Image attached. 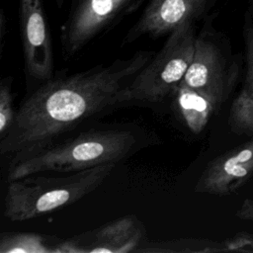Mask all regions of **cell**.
I'll return each instance as SVG.
<instances>
[{
  "mask_svg": "<svg viewBox=\"0 0 253 253\" xmlns=\"http://www.w3.org/2000/svg\"><path fill=\"white\" fill-rule=\"evenodd\" d=\"M154 53L139 50L126 59L97 65L41 84L16 110L0 152L16 160L39 151L91 117L126 102L133 77Z\"/></svg>",
  "mask_w": 253,
  "mask_h": 253,
  "instance_id": "obj_1",
  "label": "cell"
},
{
  "mask_svg": "<svg viewBox=\"0 0 253 253\" xmlns=\"http://www.w3.org/2000/svg\"><path fill=\"white\" fill-rule=\"evenodd\" d=\"M137 144L136 134L130 129L89 130L61 143H52L32 154L11 160L7 180L44 172H75L117 163L131 154Z\"/></svg>",
  "mask_w": 253,
  "mask_h": 253,
  "instance_id": "obj_2",
  "label": "cell"
},
{
  "mask_svg": "<svg viewBox=\"0 0 253 253\" xmlns=\"http://www.w3.org/2000/svg\"><path fill=\"white\" fill-rule=\"evenodd\" d=\"M116 163L81 171L47 172L8 181L4 216L11 221H27L70 206L95 191L111 175Z\"/></svg>",
  "mask_w": 253,
  "mask_h": 253,
  "instance_id": "obj_3",
  "label": "cell"
},
{
  "mask_svg": "<svg viewBox=\"0 0 253 253\" xmlns=\"http://www.w3.org/2000/svg\"><path fill=\"white\" fill-rule=\"evenodd\" d=\"M196 39L191 21L170 33L161 49L133 77L126 91V102L158 103L172 96L192 62Z\"/></svg>",
  "mask_w": 253,
  "mask_h": 253,
  "instance_id": "obj_4",
  "label": "cell"
},
{
  "mask_svg": "<svg viewBox=\"0 0 253 253\" xmlns=\"http://www.w3.org/2000/svg\"><path fill=\"white\" fill-rule=\"evenodd\" d=\"M141 0H72L61 26L64 55L73 56L89 42L131 12Z\"/></svg>",
  "mask_w": 253,
  "mask_h": 253,
  "instance_id": "obj_5",
  "label": "cell"
},
{
  "mask_svg": "<svg viewBox=\"0 0 253 253\" xmlns=\"http://www.w3.org/2000/svg\"><path fill=\"white\" fill-rule=\"evenodd\" d=\"M236 76L237 68L227 61L217 43L206 32L197 36L194 56L183 81L219 108L231 93Z\"/></svg>",
  "mask_w": 253,
  "mask_h": 253,
  "instance_id": "obj_6",
  "label": "cell"
},
{
  "mask_svg": "<svg viewBox=\"0 0 253 253\" xmlns=\"http://www.w3.org/2000/svg\"><path fill=\"white\" fill-rule=\"evenodd\" d=\"M20 32L25 72L41 84L53 74V51L42 0H19Z\"/></svg>",
  "mask_w": 253,
  "mask_h": 253,
  "instance_id": "obj_7",
  "label": "cell"
},
{
  "mask_svg": "<svg viewBox=\"0 0 253 253\" xmlns=\"http://www.w3.org/2000/svg\"><path fill=\"white\" fill-rule=\"evenodd\" d=\"M145 243V227L127 214L79 235L62 239L59 253H129Z\"/></svg>",
  "mask_w": 253,
  "mask_h": 253,
  "instance_id": "obj_8",
  "label": "cell"
},
{
  "mask_svg": "<svg viewBox=\"0 0 253 253\" xmlns=\"http://www.w3.org/2000/svg\"><path fill=\"white\" fill-rule=\"evenodd\" d=\"M253 176V138L212 159L202 172L195 192L226 196Z\"/></svg>",
  "mask_w": 253,
  "mask_h": 253,
  "instance_id": "obj_9",
  "label": "cell"
},
{
  "mask_svg": "<svg viewBox=\"0 0 253 253\" xmlns=\"http://www.w3.org/2000/svg\"><path fill=\"white\" fill-rule=\"evenodd\" d=\"M208 0H150L123 43H130L142 36L169 35L185 22H194L205 10Z\"/></svg>",
  "mask_w": 253,
  "mask_h": 253,
  "instance_id": "obj_10",
  "label": "cell"
},
{
  "mask_svg": "<svg viewBox=\"0 0 253 253\" xmlns=\"http://www.w3.org/2000/svg\"><path fill=\"white\" fill-rule=\"evenodd\" d=\"M246 71L242 89L233 99L228 122L233 131L253 135V26L245 28Z\"/></svg>",
  "mask_w": 253,
  "mask_h": 253,
  "instance_id": "obj_11",
  "label": "cell"
},
{
  "mask_svg": "<svg viewBox=\"0 0 253 253\" xmlns=\"http://www.w3.org/2000/svg\"><path fill=\"white\" fill-rule=\"evenodd\" d=\"M175 109L183 123L194 133H200L219 108L206 95L182 81L174 93Z\"/></svg>",
  "mask_w": 253,
  "mask_h": 253,
  "instance_id": "obj_12",
  "label": "cell"
},
{
  "mask_svg": "<svg viewBox=\"0 0 253 253\" xmlns=\"http://www.w3.org/2000/svg\"><path fill=\"white\" fill-rule=\"evenodd\" d=\"M62 239L34 232H5L0 237L1 253H59Z\"/></svg>",
  "mask_w": 253,
  "mask_h": 253,
  "instance_id": "obj_13",
  "label": "cell"
},
{
  "mask_svg": "<svg viewBox=\"0 0 253 253\" xmlns=\"http://www.w3.org/2000/svg\"><path fill=\"white\" fill-rule=\"evenodd\" d=\"M137 252L144 253H211L224 252L223 242L205 238H177L144 243Z\"/></svg>",
  "mask_w": 253,
  "mask_h": 253,
  "instance_id": "obj_14",
  "label": "cell"
},
{
  "mask_svg": "<svg viewBox=\"0 0 253 253\" xmlns=\"http://www.w3.org/2000/svg\"><path fill=\"white\" fill-rule=\"evenodd\" d=\"M12 77H5L0 82V138L13 125L16 111L13 108Z\"/></svg>",
  "mask_w": 253,
  "mask_h": 253,
  "instance_id": "obj_15",
  "label": "cell"
},
{
  "mask_svg": "<svg viewBox=\"0 0 253 253\" xmlns=\"http://www.w3.org/2000/svg\"><path fill=\"white\" fill-rule=\"evenodd\" d=\"M224 251L253 252V233L239 232L223 241Z\"/></svg>",
  "mask_w": 253,
  "mask_h": 253,
  "instance_id": "obj_16",
  "label": "cell"
},
{
  "mask_svg": "<svg viewBox=\"0 0 253 253\" xmlns=\"http://www.w3.org/2000/svg\"><path fill=\"white\" fill-rule=\"evenodd\" d=\"M235 215L242 220L253 221V198L245 199L236 210Z\"/></svg>",
  "mask_w": 253,
  "mask_h": 253,
  "instance_id": "obj_17",
  "label": "cell"
},
{
  "mask_svg": "<svg viewBox=\"0 0 253 253\" xmlns=\"http://www.w3.org/2000/svg\"><path fill=\"white\" fill-rule=\"evenodd\" d=\"M4 15L2 14L1 16V30H0V48H1V51L3 49V45H4V37H5V28H6V25H5V21H4Z\"/></svg>",
  "mask_w": 253,
  "mask_h": 253,
  "instance_id": "obj_18",
  "label": "cell"
},
{
  "mask_svg": "<svg viewBox=\"0 0 253 253\" xmlns=\"http://www.w3.org/2000/svg\"><path fill=\"white\" fill-rule=\"evenodd\" d=\"M63 2H64V0H56V3H57V5H58L59 7L62 5Z\"/></svg>",
  "mask_w": 253,
  "mask_h": 253,
  "instance_id": "obj_19",
  "label": "cell"
}]
</instances>
